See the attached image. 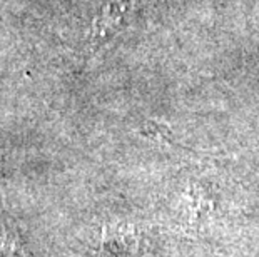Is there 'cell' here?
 Masks as SVG:
<instances>
[{"label": "cell", "instance_id": "6da1fadb", "mask_svg": "<svg viewBox=\"0 0 259 257\" xmlns=\"http://www.w3.org/2000/svg\"><path fill=\"white\" fill-rule=\"evenodd\" d=\"M0 257H27L19 237L10 231L5 219L0 217Z\"/></svg>", "mask_w": 259, "mask_h": 257}]
</instances>
